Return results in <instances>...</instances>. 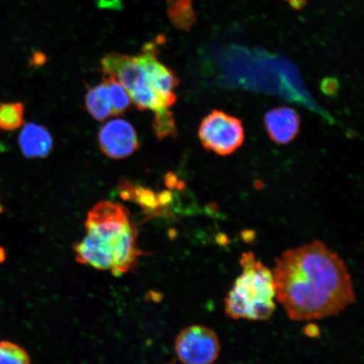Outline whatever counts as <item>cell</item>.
<instances>
[{"mask_svg": "<svg viewBox=\"0 0 364 364\" xmlns=\"http://www.w3.org/2000/svg\"><path fill=\"white\" fill-rule=\"evenodd\" d=\"M98 140L102 151L113 159L129 157L139 148L134 126L124 119L107 122L99 132Z\"/></svg>", "mask_w": 364, "mask_h": 364, "instance_id": "cell-7", "label": "cell"}, {"mask_svg": "<svg viewBox=\"0 0 364 364\" xmlns=\"http://www.w3.org/2000/svg\"><path fill=\"white\" fill-rule=\"evenodd\" d=\"M157 58L156 47L148 44L138 55L113 53L102 60L103 74L114 77L124 86L139 110L152 111L154 115L170 108L152 87L151 71Z\"/></svg>", "mask_w": 364, "mask_h": 364, "instance_id": "cell-4", "label": "cell"}, {"mask_svg": "<svg viewBox=\"0 0 364 364\" xmlns=\"http://www.w3.org/2000/svg\"><path fill=\"white\" fill-rule=\"evenodd\" d=\"M0 364H31L28 353L11 341H0Z\"/></svg>", "mask_w": 364, "mask_h": 364, "instance_id": "cell-13", "label": "cell"}, {"mask_svg": "<svg viewBox=\"0 0 364 364\" xmlns=\"http://www.w3.org/2000/svg\"><path fill=\"white\" fill-rule=\"evenodd\" d=\"M175 350L183 364H213L220 356V343L213 329L193 325L177 335Z\"/></svg>", "mask_w": 364, "mask_h": 364, "instance_id": "cell-6", "label": "cell"}, {"mask_svg": "<svg viewBox=\"0 0 364 364\" xmlns=\"http://www.w3.org/2000/svg\"><path fill=\"white\" fill-rule=\"evenodd\" d=\"M198 136L205 149L226 156L242 146L245 129L239 118L213 110L200 124Z\"/></svg>", "mask_w": 364, "mask_h": 364, "instance_id": "cell-5", "label": "cell"}, {"mask_svg": "<svg viewBox=\"0 0 364 364\" xmlns=\"http://www.w3.org/2000/svg\"><path fill=\"white\" fill-rule=\"evenodd\" d=\"M272 272L275 297L291 320L338 316L355 301L347 266L322 241L285 250Z\"/></svg>", "mask_w": 364, "mask_h": 364, "instance_id": "cell-1", "label": "cell"}, {"mask_svg": "<svg viewBox=\"0 0 364 364\" xmlns=\"http://www.w3.org/2000/svg\"><path fill=\"white\" fill-rule=\"evenodd\" d=\"M293 6H298L300 3L303 2V0H288Z\"/></svg>", "mask_w": 364, "mask_h": 364, "instance_id": "cell-16", "label": "cell"}, {"mask_svg": "<svg viewBox=\"0 0 364 364\" xmlns=\"http://www.w3.org/2000/svg\"><path fill=\"white\" fill-rule=\"evenodd\" d=\"M103 82L108 90L112 107V115H122L131 106L132 101L129 93L124 86L112 76L107 75L103 78Z\"/></svg>", "mask_w": 364, "mask_h": 364, "instance_id": "cell-11", "label": "cell"}, {"mask_svg": "<svg viewBox=\"0 0 364 364\" xmlns=\"http://www.w3.org/2000/svg\"><path fill=\"white\" fill-rule=\"evenodd\" d=\"M304 332L309 338H317V336H320V328H318V326L313 324V323L304 327Z\"/></svg>", "mask_w": 364, "mask_h": 364, "instance_id": "cell-15", "label": "cell"}, {"mask_svg": "<svg viewBox=\"0 0 364 364\" xmlns=\"http://www.w3.org/2000/svg\"><path fill=\"white\" fill-rule=\"evenodd\" d=\"M154 134L159 139L175 136L176 135V127L174 117L170 110L154 115L153 124Z\"/></svg>", "mask_w": 364, "mask_h": 364, "instance_id": "cell-14", "label": "cell"}, {"mask_svg": "<svg viewBox=\"0 0 364 364\" xmlns=\"http://www.w3.org/2000/svg\"><path fill=\"white\" fill-rule=\"evenodd\" d=\"M85 107L95 121L104 122L112 115V107L107 85L102 84L88 88Z\"/></svg>", "mask_w": 364, "mask_h": 364, "instance_id": "cell-10", "label": "cell"}, {"mask_svg": "<svg viewBox=\"0 0 364 364\" xmlns=\"http://www.w3.org/2000/svg\"><path fill=\"white\" fill-rule=\"evenodd\" d=\"M21 152L28 159L47 157L53 147V139L45 127L30 122L23 127L19 136Z\"/></svg>", "mask_w": 364, "mask_h": 364, "instance_id": "cell-9", "label": "cell"}, {"mask_svg": "<svg viewBox=\"0 0 364 364\" xmlns=\"http://www.w3.org/2000/svg\"><path fill=\"white\" fill-rule=\"evenodd\" d=\"M86 234L75 245L77 262L119 277L136 269L142 256L129 209L110 201L95 204L85 221Z\"/></svg>", "mask_w": 364, "mask_h": 364, "instance_id": "cell-2", "label": "cell"}, {"mask_svg": "<svg viewBox=\"0 0 364 364\" xmlns=\"http://www.w3.org/2000/svg\"><path fill=\"white\" fill-rule=\"evenodd\" d=\"M263 122L272 142L285 145L292 142L298 136L301 118L294 109L280 107L268 111L264 116Z\"/></svg>", "mask_w": 364, "mask_h": 364, "instance_id": "cell-8", "label": "cell"}, {"mask_svg": "<svg viewBox=\"0 0 364 364\" xmlns=\"http://www.w3.org/2000/svg\"><path fill=\"white\" fill-rule=\"evenodd\" d=\"M24 105L20 102L0 104V129L14 131L24 122Z\"/></svg>", "mask_w": 364, "mask_h": 364, "instance_id": "cell-12", "label": "cell"}, {"mask_svg": "<svg viewBox=\"0 0 364 364\" xmlns=\"http://www.w3.org/2000/svg\"><path fill=\"white\" fill-rule=\"evenodd\" d=\"M240 264L242 273L225 298L226 316L234 320H268L276 309L272 271L252 252L243 253Z\"/></svg>", "mask_w": 364, "mask_h": 364, "instance_id": "cell-3", "label": "cell"}, {"mask_svg": "<svg viewBox=\"0 0 364 364\" xmlns=\"http://www.w3.org/2000/svg\"><path fill=\"white\" fill-rule=\"evenodd\" d=\"M3 212V208L1 206V205H0V213H1Z\"/></svg>", "mask_w": 364, "mask_h": 364, "instance_id": "cell-17", "label": "cell"}]
</instances>
